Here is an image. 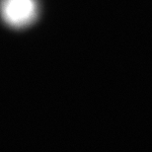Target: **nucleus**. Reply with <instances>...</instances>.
I'll return each instance as SVG.
<instances>
[{
    "label": "nucleus",
    "mask_w": 152,
    "mask_h": 152,
    "mask_svg": "<svg viewBox=\"0 0 152 152\" xmlns=\"http://www.w3.org/2000/svg\"><path fill=\"white\" fill-rule=\"evenodd\" d=\"M39 4L37 0H2L0 17L11 28H26L37 20Z\"/></svg>",
    "instance_id": "nucleus-1"
}]
</instances>
